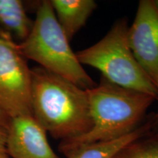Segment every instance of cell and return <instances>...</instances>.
<instances>
[{
    "label": "cell",
    "instance_id": "9",
    "mask_svg": "<svg viewBox=\"0 0 158 158\" xmlns=\"http://www.w3.org/2000/svg\"><path fill=\"white\" fill-rule=\"evenodd\" d=\"M155 127V118L154 114L129 135L114 141L84 146L70 154L66 158H112L126 145L152 133Z\"/></svg>",
    "mask_w": 158,
    "mask_h": 158
},
{
    "label": "cell",
    "instance_id": "6",
    "mask_svg": "<svg viewBox=\"0 0 158 158\" xmlns=\"http://www.w3.org/2000/svg\"><path fill=\"white\" fill-rule=\"evenodd\" d=\"M127 37L135 59L157 89L158 10L155 0L139 2Z\"/></svg>",
    "mask_w": 158,
    "mask_h": 158
},
{
    "label": "cell",
    "instance_id": "13",
    "mask_svg": "<svg viewBox=\"0 0 158 158\" xmlns=\"http://www.w3.org/2000/svg\"><path fill=\"white\" fill-rule=\"evenodd\" d=\"M10 122V118L5 116L0 110V124H4V125H7Z\"/></svg>",
    "mask_w": 158,
    "mask_h": 158
},
{
    "label": "cell",
    "instance_id": "12",
    "mask_svg": "<svg viewBox=\"0 0 158 158\" xmlns=\"http://www.w3.org/2000/svg\"><path fill=\"white\" fill-rule=\"evenodd\" d=\"M7 125L0 124V158H12L7 145Z\"/></svg>",
    "mask_w": 158,
    "mask_h": 158
},
{
    "label": "cell",
    "instance_id": "2",
    "mask_svg": "<svg viewBox=\"0 0 158 158\" xmlns=\"http://www.w3.org/2000/svg\"><path fill=\"white\" fill-rule=\"evenodd\" d=\"M32 116L60 141L80 137L92 126L87 90L41 67L31 69Z\"/></svg>",
    "mask_w": 158,
    "mask_h": 158
},
{
    "label": "cell",
    "instance_id": "11",
    "mask_svg": "<svg viewBox=\"0 0 158 158\" xmlns=\"http://www.w3.org/2000/svg\"><path fill=\"white\" fill-rule=\"evenodd\" d=\"M112 158H158V131L127 144Z\"/></svg>",
    "mask_w": 158,
    "mask_h": 158
},
{
    "label": "cell",
    "instance_id": "8",
    "mask_svg": "<svg viewBox=\"0 0 158 158\" xmlns=\"http://www.w3.org/2000/svg\"><path fill=\"white\" fill-rule=\"evenodd\" d=\"M59 24L69 41L86 24L97 8L94 0H50Z\"/></svg>",
    "mask_w": 158,
    "mask_h": 158
},
{
    "label": "cell",
    "instance_id": "1",
    "mask_svg": "<svg viewBox=\"0 0 158 158\" xmlns=\"http://www.w3.org/2000/svg\"><path fill=\"white\" fill-rule=\"evenodd\" d=\"M87 93L92 126L80 137L60 141L59 149L65 157L84 146L114 141L133 133L143 123L148 109L157 99L118 86L103 76Z\"/></svg>",
    "mask_w": 158,
    "mask_h": 158
},
{
    "label": "cell",
    "instance_id": "4",
    "mask_svg": "<svg viewBox=\"0 0 158 158\" xmlns=\"http://www.w3.org/2000/svg\"><path fill=\"white\" fill-rule=\"evenodd\" d=\"M126 18L116 21L95 44L76 53L79 62L98 69L113 84L157 99V89L137 62L128 43Z\"/></svg>",
    "mask_w": 158,
    "mask_h": 158
},
{
    "label": "cell",
    "instance_id": "3",
    "mask_svg": "<svg viewBox=\"0 0 158 158\" xmlns=\"http://www.w3.org/2000/svg\"><path fill=\"white\" fill-rule=\"evenodd\" d=\"M19 47L26 59L35 61L45 70L83 89H91L97 85L71 48L50 0H43L39 4L30 33Z\"/></svg>",
    "mask_w": 158,
    "mask_h": 158
},
{
    "label": "cell",
    "instance_id": "7",
    "mask_svg": "<svg viewBox=\"0 0 158 158\" xmlns=\"http://www.w3.org/2000/svg\"><path fill=\"white\" fill-rule=\"evenodd\" d=\"M7 145L12 158H59L49 143L46 131L31 115L10 119Z\"/></svg>",
    "mask_w": 158,
    "mask_h": 158
},
{
    "label": "cell",
    "instance_id": "15",
    "mask_svg": "<svg viewBox=\"0 0 158 158\" xmlns=\"http://www.w3.org/2000/svg\"><path fill=\"white\" fill-rule=\"evenodd\" d=\"M155 3L156 6H157V8L158 10V0H155Z\"/></svg>",
    "mask_w": 158,
    "mask_h": 158
},
{
    "label": "cell",
    "instance_id": "16",
    "mask_svg": "<svg viewBox=\"0 0 158 158\" xmlns=\"http://www.w3.org/2000/svg\"><path fill=\"white\" fill-rule=\"evenodd\" d=\"M3 31H1V30H0V36H1L2 34V33H3Z\"/></svg>",
    "mask_w": 158,
    "mask_h": 158
},
{
    "label": "cell",
    "instance_id": "5",
    "mask_svg": "<svg viewBox=\"0 0 158 158\" xmlns=\"http://www.w3.org/2000/svg\"><path fill=\"white\" fill-rule=\"evenodd\" d=\"M0 110L10 119L31 115V74L19 44L5 31L0 36Z\"/></svg>",
    "mask_w": 158,
    "mask_h": 158
},
{
    "label": "cell",
    "instance_id": "14",
    "mask_svg": "<svg viewBox=\"0 0 158 158\" xmlns=\"http://www.w3.org/2000/svg\"><path fill=\"white\" fill-rule=\"evenodd\" d=\"M157 99H158V84H157ZM155 128L158 131V111L157 113L155 114Z\"/></svg>",
    "mask_w": 158,
    "mask_h": 158
},
{
    "label": "cell",
    "instance_id": "10",
    "mask_svg": "<svg viewBox=\"0 0 158 158\" xmlns=\"http://www.w3.org/2000/svg\"><path fill=\"white\" fill-rule=\"evenodd\" d=\"M0 25L6 29V32L23 42L30 33L33 21L27 15L21 1L0 0Z\"/></svg>",
    "mask_w": 158,
    "mask_h": 158
}]
</instances>
